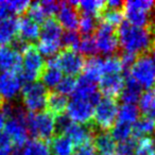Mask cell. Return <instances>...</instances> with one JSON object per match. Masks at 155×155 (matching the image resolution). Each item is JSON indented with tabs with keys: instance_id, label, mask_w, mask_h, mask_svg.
<instances>
[{
	"instance_id": "cell-45",
	"label": "cell",
	"mask_w": 155,
	"mask_h": 155,
	"mask_svg": "<svg viewBox=\"0 0 155 155\" xmlns=\"http://www.w3.org/2000/svg\"><path fill=\"white\" fill-rule=\"evenodd\" d=\"M136 58H136V55H134V54L124 52V53L122 54V56H121V58H120L121 64H122V67H123V68H130V67L134 64V62H135Z\"/></svg>"
},
{
	"instance_id": "cell-27",
	"label": "cell",
	"mask_w": 155,
	"mask_h": 155,
	"mask_svg": "<svg viewBox=\"0 0 155 155\" xmlns=\"http://www.w3.org/2000/svg\"><path fill=\"white\" fill-rule=\"evenodd\" d=\"M139 119V110L135 104H122L119 106L117 122L133 125Z\"/></svg>"
},
{
	"instance_id": "cell-8",
	"label": "cell",
	"mask_w": 155,
	"mask_h": 155,
	"mask_svg": "<svg viewBox=\"0 0 155 155\" xmlns=\"http://www.w3.org/2000/svg\"><path fill=\"white\" fill-rule=\"evenodd\" d=\"M118 104L113 98L104 97L98 101L94 110V121L96 127L101 130H108L116 123Z\"/></svg>"
},
{
	"instance_id": "cell-17",
	"label": "cell",
	"mask_w": 155,
	"mask_h": 155,
	"mask_svg": "<svg viewBox=\"0 0 155 155\" xmlns=\"http://www.w3.org/2000/svg\"><path fill=\"white\" fill-rule=\"evenodd\" d=\"M58 22L66 31H75L79 24V14L77 8L70 5L68 2L61 3L60 10L58 12Z\"/></svg>"
},
{
	"instance_id": "cell-26",
	"label": "cell",
	"mask_w": 155,
	"mask_h": 155,
	"mask_svg": "<svg viewBox=\"0 0 155 155\" xmlns=\"http://www.w3.org/2000/svg\"><path fill=\"white\" fill-rule=\"evenodd\" d=\"M120 98L123 104H135L141 96V88L131 78H127L124 82L123 89L120 93Z\"/></svg>"
},
{
	"instance_id": "cell-49",
	"label": "cell",
	"mask_w": 155,
	"mask_h": 155,
	"mask_svg": "<svg viewBox=\"0 0 155 155\" xmlns=\"http://www.w3.org/2000/svg\"><path fill=\"white\" fill-rule=\"evenodd\" d=\"M10 155H21V154H20V152H18V151H14V152H12Z\"/></svg>"
},
{
	"instance_id": "cell-5",
	"label": "cell",
	"mask_w": 155,
	"mask_h": 155,
	"mask_svg": "<svg viewBox=\"0 0 155 155\" xmlns=\"http://www.w3.org/2000/svg\"><path fill=\"white\" fill-rule=\"evenodd\" d=\"M127 22L138 28H147L150 22V13L155 8L152 0H131L123 3Z\"/></svg>"
},
{
	"instance_id": "cell-46",
	"label": "cell",
	"mask_w": 155,
	"mask_h": 155,
	"mask_svg": "<svg viewBox=\"0 0 155 155\" xmlns=\"http://www.w3.org/2000/svg\"><path fill=\"white\" fill-rule=\"evenodd\" d=\"M122 1L120 0H110L108 2H105V5H107V9H113V10H120L121 7H123Z\"/></svg>"
},
{
	"instance_id": "cell-16",
	"label": "cell",
	"mask_w": 155,
	"mask_h": 155,
	"mask_svg": "<svg viewBox=\"0 0 155 155\" xmlns=\"http://www.w3.org/2000/svg\"><path fill=\"white\" fill-rule=\"evenodd\" d=\"M72 97L88 100V101L93 102L94 104H97L98 101L101 99L100 91H98L96 83L91 82L83 77H81L77 81V85H75V89L72 94Z\"/></svg>"
},
{
	"instance_id": "cell-23",
	"label": "cell",
	"mask_w": 155,
	"mask_h": 155,
	"mask_svg": "<svg viewBox=\"0 0 155 155\" xmlns=\"http://www.w3.org/2000/svg\"><path fill=\"white\" fill-rule=\"evenodd\" d=\"M83 78L91 81L94 83H97L101 80L103 77V68H102V58H91L85 62L84 68H83Z\"/></svg>"
},
{
	"instance_id": "cell-34",
	"label": "cell",
	"mask_w": 155,
	"mask_h": 155,
	"mask_svg": "<svg viewBox=\"0 0 155 155\" xmlns=\"http://www.w3.org/2000/svg\"><path fill=\"white\" fill-rule=\"evenodd\" d=\"M102 68H103V74H119L122 71L123 67L120 58L110 55L102 58Z\"/></svg>"
},
{
	"instance_id": "cell-28",
	"label": "cell",
	"mask_w": 155,
	"mask_h": 155,
	"mask_svg": "<svg viewBox=\"0 0 155 155\" xmlns=\"http://www.w3.org/2000/svg\"><path fill=\"white\" fill-rule=\"evenodd\" d=\"M21 155H51L49 144L44 140L32 139L27 141L20 152Z\"/></svg>"
},
{
	"instance_id": "cell-12",
	"label": "cell",
	"mask_w": 155,
	"mask_h": 155,
	"mask_svg": "<svg viewBox=\"0 0 155 155\" xmlns=\"http://www.w3.org/2000/svg\"><path fill=\"white\" fill-rule=\"evenodd\" d=\"M21 79L15 72H0V106L10 103L21 91Z\"/></svg>"
},
{
	"instance_id": "cell-15",
	"label": "cell",
	"mask_w": 155,
	"mask_h": 155,
	"mask_svg": "<svg viewBox=\"0 0 155 155\" xmlns=\"http://www.w3.org/2000/svg\"><path fill=\"white\" fill-rule=\"evenodd\" d=\"M124 79L119 74H104L99 81V88L105 97L113 98L120 95L124 86Z\"/></svg>"
},
{
	"instance_id": "cell-3",
	"label": "cell",
	"mask_w": 155,
	"mask_h": 155,
	"mask_svg": "<svg viewBox=\"0 0 155 155\" xmlns=\"http://www.w3.org/2000/svg\"><path fill=\"white\" fill-rule=\"evenodd\" d=\"M27 129L28 133L33 135L35 139L48 140L53 137L56 131L55 119L49 112L30 113L27 115Z\"/></svg>"
},
{
	"instance_id": "cell-47",
	"label": "cell",
	"mask_w": 155,
	"mask_h": 155,
	"mask_svg": "<svg viewBox=\"0 0 155 155\" xmlns=\"http://www.w3.org/2000/svg\"><path fill=\"white\" fill-rule=\"evenodd\" d=\"M5 121H7V118H5V114H3L2 110H1V107H0V135L2 134L3 129H5Z\"/></svg>"
},
{
	"instance_id": "cell-14",
	"label": "cell",
	"mask_w": 155,
	"mask_h": 155,
	"mask_svg": "<svg viewBox=\"0 0 155 155\" xmlns=\"http://www.w3.org/2000/svg\"><path fill=\"white\" fill-rule=\"evenodd\" d=\"M62 133L66 137H68L71 140L74 146H82V144L91 142L93 137V131L89 129V127L80 123H74L72 121L66 125Z\"/></svg>"
},
{
	"instance_id": "cell-25",
	"label": "cell",
	"mask_w": 155,
	"mask_h": 155,
	"mask_svg": "<svg viewBox=\"0 0 155 155\" xmlns=\"http://www.w3.org/2000/svg\"><path fill=\"white\" fill-rule=\"evenodd\" d=\"M51 155H73L74 144L65 135H58L52 139L50 144Z\"/></svg>"
},
{
	"instance_id": "cell-24",
	"label": "cell",
	"mask_w": 155,
	"mask_h": 155,
	"mask_svg": "<svg viewBox=\"0 0 155 155\" xmlns=\"http://www.w3.org/2000/svg\"><path fill=\"white\" fill-rule=\"evenodd\" d=\"M138 103L139 112H141L146 117L155 120V86L142 93L138 100Z\"/></svg>"
},
{
	"instance_id": "cell-19",
	"label": "cell",
	"mask_w": 155,
	"mask_h": 155,
	"mask_svg": "<svg viewBox=\"0 0 155 155\" xmlns=\"http://www.w3.org/2000/svg\"><path fill=\"white\" fill-rule=\"evenodd\" d=\"M45 65L46 67L44 68L43 72L41 74V83L46 88H56L58 83L63 79L62 71L56 66L53 58H50L48 60L47 64Z\"/></svg>"
},
{
	"instance_id": "cell-48",
	"label": "cell",
	"mask_w": 155,
	"mask_h": 155,
	"mask_svg": "<svg viewBox=\"0 0 155 155\" xmlns=\"http://www.w3.org/2000/svg\"><path fill=\"white\" fill-rule=\"evenodd\" d=\"M151 60H152L153 65H154V68H155V50L152 52V56H151Z\"/></svg>"
},
{
	"instance_id": "cell-50",
	"label": "cell",
	"mask_w": 155,
	"mask_h": 155,
	"mask_svg": "<svg viewBox=\"0 0 155 155\" xmlns=\"http://www.w3.org/2000/svg\"><path fill=\"white\" fill-rule=\"evenodd\" d=\"M154 150H155V141H154Z\"/></svg>"
},
{
	"instance_id": "cell-31",
	"label": "cell",
	"mask_w": 155,
	"mask_h": 155,
	"mask_svg": "<svg viewBox=\"0 0 155 155\" xmlns=\"http://www.w3.org/2000/svg\"><path fill=\"white\" fill-rule=\"evenodd\" d=\"M77 7L82 12L83 15L96 17L104 10L105 2L102 0H84V1H79Z\"/></svg>"
},
{
	"instance_id": "cell-13",
	"label": "cell",
	"mask_w": 155,
	"mask_h": 155,
	"mask_svg": "<svg viewBox=\"0 0 155 155\" xmlns=\"http://www.w3.org/2000/svg\"><path fill=\"white\" fill-rule=\"evenodd\" d=\"M21 68V54L11 46H0V71L17 72Z\"/></svg>"
},
{
	"instance_id": "cell-38",
	"label": "cell",
	"mask_w": 155,
	"mask_h": 155,
	"mask_svg": "<svg viewBox=\"0 0 155 155\" xmlns=\"http://www.w3.org/2000/svg\"><path fill=\"white\" fill-rule=\"evenodd\" d=\"M75 85H77V80L73 77H63L61 82L56 86L58 93L61 95L67 97L68 95H72L73 91L75 89Z\"/></svg>"
},
{
	"instance_id": "cell-44",
	"label": "cell",
	"mask_w": 155,
	"mask_h": 155,
	"mask_svg": "<svg viewBox=\"0 0 155 155\" xmlns=\"http://www.w3.org/2000/svg\"><path fill=\"white\" fill-rule=\"evenodd\" d=\"M12 142L9 140V138L1 134L0 135V155H10L12 153Z\"/></svg>"
},
{
	"instance_id": "cell-39",
	"label": "cell",
	"mask_w": 155,
	"mask_h": 155,
	"mask_svg": "<svg viewBox=\"0 0 155 155\" xmlns=\"http://www.w3.org/2000/svg\"><path fill=\"white\" fill-rule=\"evenodd\" d=\"M28 17L31 18L32 20H34L37 24H41L46 20V15L44 13V10L41 8V5L39 1L37 2H33L30 5L28 9Z\"/></svg>"
},
{
	"instance_id": "cell-36",
	"label": "cell",
	"mask_w": 155,
	"mask_h": 155,
	"mask_svg": "<svg viewBox=\"0 0 155 155\" xmlns=\"http://www.w3.org/2000/svg\"><path fill=\"white\" fill-rule=\"evenodd\" d=\"M135 155H155L154 140L150 137L140 138L139 141L136 143Z\"/></svg>"
},
{
	"instance_id": "cell-6",
	"label": "cell",
	"mask_w": 155,
	"mask_h": 155,
	"mask_svg": "<svg viewBox=\"0 0 155 155\" xmlns=\"http://www.w3.org/2000/svg\"><path fill=\"white\" fill-rule=\"evenodd\" d=\"M22 103L27 110L34 113L43 112L47 107L48 89L41 82L27 83L21 88Z\"/></svg>"
},
{
	"instance_id": "cell-11",
	"label": "cell",
	"mask_w": 155,
	"mask_h": 155,
	"mask_svg": "<svg viewBox=\"0 0 155 155\" xmlns=\"http://www.w3.org/2000/svg\"><path fill=\"white\" fill-rule=\"evenodd\" d=\"M95 106L96 104L88 100L72 97L67 105L66 116L74 123L86 124L93 119Z\"/></svg>"
},
{
	"instance_id": "cell-42",
	"label": "cell",
	"mask_w": 155,
	"mask_h": 155,
	"mask_svg": "<svg viewBox=\"0 0 155 155\" xmlns=\"http://www.w3.org/2000/svg\"><path fill=\"white\" fill-rule=\"evenodd\" d=\"M41 5L44 10V13H45L46 17H49V18H50V16H53V15H55V14H58V10H60V7H61V3L56 2V1H52V0L41 1Z\"/></svg>"
},
{
	"instance_id": "cell-18",
	"label": "cell",
	"mask_w": 155,
	"mask_h": 155,
	"mask_svg": "<svg viewBox=\"0 0 155 155\" xmlns=\"http://www.w3.org/2000/svg\"><path fill=\"white\" fill-rule=\"evenodd\" d=\"M17 33H19V38L21 41H33L37 39L41 34V26L28 16L21 17L17 20Z\"/></svg>"
},
{
	"instance_id": "cell-4",
	"label": "cell",
	"mask_w": 155,
	"mask_h": 155,
	"mask_svg": "<svg viewBox=\"0 0 155 155\" xmlns=\"http://www.w3.org/2000/svg\"><path fill=\"white\" fill-rule=\"evenodd\" d=\"M45 68L44 56L34 46L29 45L21 54L20 79L27 83L35 82Z\"/></svg>"
},
{
	"instance_id": "cell-20",
	"label": "cell",
	"mask_w": 155,
	"mask_h": 155,
	"mask_svg": "<svg viewBox=\"0 0 155 155\" xmlns=\"http://www.w3.org/2000/svg\"><path fill=\"white\" fill-rule=\"evenodd\" d=\"M31 2L27 0H13V1H0V20L14 15L22 14L28 11Z\"/></svg>"
},
{
	"instance_id": "cell-22",
	"label": "cell",
	"mask_w": 155,
	"mask_h": 155,
	"mask_svg": "<svg viewBox=\"0 0 155 155\" xmlns=\"http://www.w3.org/2000/svg\"><path fill=\"white\" fill-rule=\"evenodd\" d=\"M94 147L99 155H116V141L107 132H101L96 136Z\"/></svg>"
},
{
	"instance_id": "cell-33",
	"label": "cell",
	"mask_w": 155,
	"mask_h": 155,
	"mask_svg": "<svg viewBox=\"0 0 155 155\" xmlns=\"http://www.w3.org/2000/svg\"><path fill=\"white\" fill-rule=\"evenodd\" d=\"M73 50L79 52L81 55H88L91 58L98 53L95 38L91 36H83L82 38H80Z\"/></svg>"
},
{
	"instance_id": "cell-40",
	"label": "cell",
	"mask_w": 155,
	"mask_h": 155,
	"mask_svg": "<svg viewBox=\"0 0 155 155\" xmlns=\"http://www.w3.org/2000/svg\"><path fill=\"white\" fill-rule=\"evenodd\" d=\"M80 37L75 31H66L62 34L61 41H62V46H66L68 47V49H74Z\"/></svg>"
},
{
	"instance_id": "cell-35",
	"label": "cell",
	"mask_w": 155,
	"mask_h": 155,
	"mask_svg": "<svg viewBox=\"0 0 155 155\" xmlns=\"http://www.w3.org/2000/svg\"><path fill=\"white\" fill-rule=\"evenodd\" d=\"M98 22L96 17L89 15H82L79 18V24H78V29L80 30L84 36H91V33H94L97 30Z\"/></svg>"
},
{
	"instance_id": "cell-30",
	"label": "cell",
	"mask_w": 155,
	"mask_h": 155,
	"mask_svg": "<svg viewBox=\"0 0 155 155\" xmlns=\"http://www.w3.org/2000/svg\"><path fill=\"white\" fill-rule=\"evenodd\" d=\"M155 132V120L149 117L139 118L133 127V135L139 138L149 137Z\"/></svg>"
},
{
	"instance_id": "cell-2",
	"label": "cell",
	"mask_w": 155,
	"mask_h": 155,
	"mask_svg": "<svg viewBox=\"0 0 155 155\" xmlns=\"http://www.w3.org/2000/svg\"><path fill=\"white\" fill-rule=\"evenodd\" d=\"M62 27L58 20L53 18L46 19L41 27V34L36 49L43 56H48L49 58L55 56L62 47Z\"/></svg>"
},
{
	"instance_id": "cell-41",
	"label": "cell",
	"mask_w": 155,
	"mask_h": 155,
	"mask_svg": "<svg viewBox=\"0 0 155 155\" xmlns=\"http://www.w3.org/2000/svg\"><path fill=\"white\" fill-rule=\"evenodd\" d=\"M136 143L134 140L130 139L124 142H121L116 148V155H134Z\"/></svg>"
},
{
	"instance_id": "cell-21",
	"label": "cell",
	"mask_w": 155,
	"mask_h": 155,
	"mask_svg": "<svg viewBox=\"0 0 155 155\" xmlns=\"http://www.w3.org/2000/svg\"><path fill=\"white\" fill-rule=\"evenodd\" d=\"M17 35V19L9 17L0 20V46H10Z\"/></svg>"
},
{
	"instance_id": "cell-10",
	"label": "cell",
	"mask_w": 155,
	"mask_h": 155,
	"mask_svg": "<svg viewBox=\"0 0 155 155\" xmlns=\"http://www.w3.org/2000/svg\"><path fill=\"white\" fill-rule=\"evenodd\" d=\"M94 38H95L98 52H100L103 55H113L119 47L118 37H117L115 28L104 22L98 25L97 30H96V36Z\"/></svg>"
},
{
	"instance_id": "cell-37",
	"label": "cell",
	"mask_w": 155,
	"mask_h": 155,
	"mask_svg": "<svg viewBox=\"0 0 155 155\" xmlns=\"http://www.w3.org/2000/svg\"><path fill=\"white\" fill-rule=\"evenodd\" d=\"M103 22L113 28L119 27L123 22V13L120 10H105L103 13Z\"/></svg>"
},
{
	"instance_id": "cell-7",
	"label": "cell",
	"mask_w": 155,
	"mask_h": 155,
	"mask_svg": "<svg viewBox=\"0 0 155 155\" xmlns=\"http://www.w3.org/2000/svg\"><path fill=\"white\" fill-rule=\"evenodd\" d=\"M140 88H152L155 86V68L151 56L141 55L137 58L130 67V77Z\"/></svg>"
},
{
	"instance_id": "cell-9",
	"label": "cell",
	"mask_w": 155,
	"mask_h": 155,
	"mask_svg": "<svg viewBox=\"0 0 155 155\" xmlns=\"http://www.w3.org/2000/svg\"><path fill=\"white\" fill-rule=\"evenodd\" d=\"M56 66L62 73H66L67 77H73L79 74L83 70L85 61L83 55L73 49H65L61 53L53 56Z\"/></svg>"
},
{
	"instance_id": "cell-1",
	"label": "cell",
	"mask_w": 155,
	"mask_h": 155,
	"mask_svg": "<svg viewBox=\"0 0 155 155\" xmlns=\"http://www.w3.org/2000/svg\"><path fill=\"white\" fill-rule=\"evenodd\" d=\"M119 46L124 52L137 55L151 49L154 41V34L148 28H138L127 22H122L117 32Z\"/></svg>"
},
{
	"instance_id": "cell-43",
	"label": "cell",
	"mask_w": 155,
	"mask_h": 155,
	"mask_svg": "<svg viewBox=\"0 0 155 155\" xmlns=\"http://www.w3.org/2000/svg\"><path fill=\"white\" fill-rule=\"evenodd\" d=\"M73 155H98V153L96 151L94 144L88 142V143L78 147L77 150H74V154Z\"/></svg>"
},
{
	"instance_id": "cell-29",
	"label": "cell",
	"mask_w": 155,
	"mask_h": 155,
	"mask_svg": "<svg viewBox=\"0 0 155 155\" xmlns=\"http://www.w3.org/2000/svg\"><path fill=\"white\" fill-rule=\"evenodd\" d=\"M67 105H68V100L67 97L56 93H52L48 96L47 100V107L49 108L50 114H55L58 116L63 115V113L66 110Z\"/></svg>"
},
{
	"instance_id": "cell-32",
	"label": "cell",
	"mask_w": 155,
	"mask_h": 155,
	"mask_svg": "<svg viewBox=\"0 0 155 155\" xmlns=\"http://www.w3.org/2000/svg\"><path fill=\"white\" fill-rule=\"evenodd\" d=\"M133 135V125L125 124V123L116 122L112 127V134L110 136L115 141L124 142L127 140L131 139V136Z\"/></svg>"
}]
</instances>
